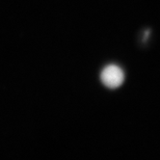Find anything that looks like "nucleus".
<instances>
[{
  "label": "nucleus",
  "instance_id": "obj_1",
  "mask_svg": "<svg viewBox=\"0 0 160 160\" xmlns=\"http://www.w3.org/2000/svg\"><path fill=\"white\" fill-rule=\"evenodd\" d=\"M101 82L108 88H118L125 80L124 71L117 65H108L101 71Z\"/></svg>",
  "mask_w": 160,
  "mask_h": 160
}]
</instances>
